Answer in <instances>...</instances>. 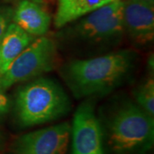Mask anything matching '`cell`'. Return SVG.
Listing matches in <instances>:
<instances>
[{"mask_svg":"<svg viewBox=\"0 0 154 154\" xmlns=\"http://www.w3.org/2000/svg\"><path fill=\"white\" fill-rule=\"evenodd\" d=\"M130 51L110 52L67 63L63 76L76 98L102 95L118 87L130 75L135 63Z\"/></svg>","mask_w":154,"mask_h":154,"instance_id":"1","label":"cell"},{"mask_svg":"<svg viewBox=\"0 0 154 154\" xmlns=\"http://www.w3.org/2000/svg\"><path fill=\"white\" fill-rule=\"evenodd\" d=\"M71 104L59 84L38 78L17 90L15 110L19 125L32 127L54 121L70 110Z\"/></svg>","mask_w":154,"mask_h":154,"instance_id":"2","label":"cell"},{"mask_svg":"<svg viewBox=\"0 0 154 154\" xmlns=\"http://www.w3.org/2000/svg\"><path fill=\"white\" fill-rule=\"evenodd\" d=\"M108 144L116 154H131L153 143L154 117L137 104L126 101L111 113L107 123Z\"/></svg>","mask_w":154,"mask_h":154,"instance_id":"3","label":"cell"},{"mask_svg":"<svg viewBox=\"0 0 154 154\" xmlns=\"http://www.w3.org/2000/svg\"><path fill=\"white\" fill-rule=\"evenodd\" d=\"M123 1L114 0L90 12L71 28L65 38L77 42L102 45L116 42L125 33L122 21Z\"/></svg>","mask_w":154,"mask_h":154,"instance_id":"4","label":"cell"},{"mask_svg":"<svg viewBox=\"0 0 154 154\" xmlns=\"http://www.w3.org/2000/svg\"><path fill=\"white\" fill-rule=\"evenodd\" d=\"M56 45L50 38H35L0 74V89L23 82L50 71L55 63Z\"/></svg>","mask_w":154,"mask_h":154,"instance_id":"5","label":"cell"},{"mask_svg":"<svg viewBox=\"0 0 154 154\" xmlns=\"http://www.w3.org/2000/svg\"><path fill=\"white\" fill-rule=\"evenodd\" d=\"M71 135V125L64 122L28 133L13 145V154H66Z\"/></svg>","mask_w":154,"mask_h":154,"instance_id":"6","label":"cell"},{"mask_svg":"<svg viewBox=\"0 0 154 154\" xmlns=\"http://www.w3.org/2000/svg\"><path fill=\"white\" fill-rule=\"evenodd\" d=\"M71 134V154H105L102 127L91 100L83 102L77 108Z\"/></svg>","mask_w":154,"mask_h":154,"instance_id":"7","label":"cell"},{"mask_svg":"<svg viewBox=\"0 0 154 154\" xmlns=\"http://www.w3.org/2000/svg\"><path fill=\"white\" fill-rule=\"evenodd\" d=\"M124 31L138 45H146L154 38V5L139 0H124L122 10Z\"/></svg>","mask_w":154,"mask_h":154,"instance_id":"8","label":"cell"},{"mask_svg":"<svg viewBox=\"0 0 154 154\" xmlns=\"http://www.w3.org/2000/svg\"><path fill=\"white\" fill-rule=\"evenodd\" d=\"M14 23L33 36H43L51 25L50 15L38 4L31 0H22L14 12Z\"/></svg>","mask_w":154,"mask_h":154,"instance_id":"9","label":"cell"},{"mask_svg":"<svg viewBox=\"0 0 154 154\" xmlns=\"http://www.w3.org/2000/svg\"><path fill=\"white\" fill-rule=\"evenodd\" d=\"M34 39L35 37L25 32L16 23H10L0 40V74Z\"/></svg>","mask_w":154,"mask_h":154,"instance_id":"10","label":"cell"},{"mask_svg":"<svg viewBox=\"0 0 154 154\" xmlns=\"http://www.w3.org/2000/svg\"><path fill=\"white\" fill-rule=\"evenodd\" d=\"M114 0H57L54 17L56 28H60Z\"/></svg>","mask_w":154,"mask_h":154,"instance_id":"11","label":"cell"},{"mask_svg":"<svg viewBox=\"0 0 154 154\" xmlns=\"http://www.w3.org/2000/svg\"><path fill=\"white\" fill-rule=\"evenodd\" d=\"M134 98L137 104L149 116L154 117V81L150 78L136 89Z\"/></svg>","mask_w":154,"mask_h":154,"instance_id":"12","label":"cell"},{"mask_svg":"<svg viewBox=\"0 0 154 154\" xmlns=\"http://www.w3.org/2000/svg\"><path fill=\"white\" fill-rule=\"evenodd\" d=\"M11 99L5 94L4 90L0 89V116L7 114L11 109Z\"/></svg>","mask_w":154,"mask_h":154,"instance_id":"13","label":"cell"},{"mask_svg":"<svg viewBox=\"0 0 154 154\" xmlns=\"http://www.w3.org/2000/svg\"><path fill=\"white\" fill-rule=\"evenodd\" d=\"M10 21H11L10 15L0 11V40L3 37L4 33H5L8 26L10 25Z\"/></svg>","mask_w":154,"mask_h":154,"instance_id":"14","label":"cell"},{"mask_svg":"<svg viewBox=\"0 0 154 154\" xmlns=\"http://www.w3.org/2000/svg\"><path fill=\"white\" fill-rule=\"evenodd\" d=\"M140 2H142L144 4H146L149 5H154V0H139Z\"/></svg>","mask_w":154,"mask_h":154,"instance_id":"15","label":"cell"},{"mask_svg":"<svg viewBox=\"0 0 154 154\" xmlns=\"http://www.w3.org/2000/svg\"><path fill=\"white\" fill-rule=\"evenodd\" d=\"M0 148H1V134H0Z\"/></svg>","mask_w":154,"mask_h":154,"instance_id":"16","label":"cell"}]
</instances>
